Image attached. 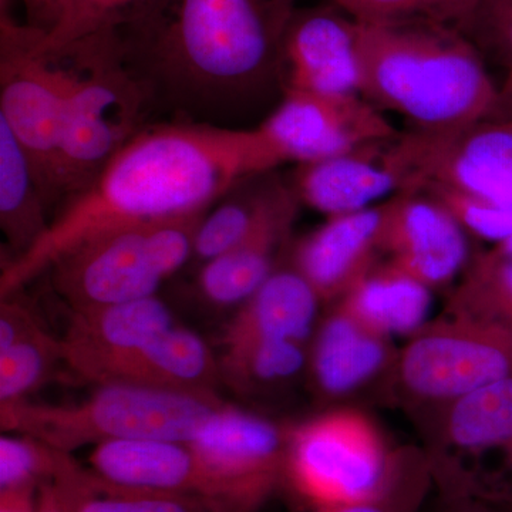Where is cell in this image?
I'll return each mask as SVG.
<instances>
[{
  "instance_id": "1",
  "label": "cell",
  "mask_w": 512,
  "mask_h": 512,
  "mask_svg": "<svg viewBox=\"0 0 512 512\" xmlns=\"http://www.w3.org/2000/svg\"><path fill=\"white\" fill-rule=\"evenodd\" d=\"M284 164L259 127L178 120L148 124L92 184L67 201L29 251L8 262L0 276V296L9 298L97 235L210 211L238 184Z\"/></svg>"
},
{
  "instance_id": "2",
  "label": "cell",
  "mask_w": 512,
  "mask_h": 512,
  "mask_svg": "<svg viewBox=\"0 0 512 512\" xmlns=\"http://www.w3.org/2000/svg\"><path fill=\"white\" fill-rule=\"evenodd\" d=\"M298 0H140L114 29L153 110L231 121L282 90L281 50Z\"/></svg>"
},
{
  "instance_id": "3",
  "label": "cell",
  "mask_w": 512,
  "mask_h": 512,
  "mask_svg": "<svg viewBox=\"0 0 512 512\" xmlns=\"http://www.w3.org/2000/svg\"><path fill=\"white\" fill-rule=\"evenodd\" d=\"M357 55L360 96L412 128L447 130L497 114L498 86L487 62L456 28L357 22Z\"/></svg>"
},
{
  "instance_id": "4",
  "label": "cell",
  "mask_w": 512,
  "mask_h": 512,
  "mask_svg": "<svg viewBox=\"0 0 512 512\" xmlns=\"http://www.w3.org/2000/svg\"><path fill=\"white\" fill-rule=\"evenodd\" d=\"M37 50L52 64L62 93L60 156L69 201L148 126L153 106L121 59L113 32L59 50Z\"/></svg>"
},
{
  "instance_id": "5",
  "label": "cell",
  "mask_w": 512,
  "mask_h": 512,
  "mask_svg": "<svg viewBox=\"0 0 512 512\" xmlns=\"http://www.w3.org/2000/svg\"><path fill=\"white\" fill-rule=\"evenodd\" d=\"M74 406L26 400L0 403L2 429L18 431L70 454L87 444L116 440L190 443L227 404L217 394H187L131 384H99Z\"/></svg>"
},
{
  "instance_id": "6",
  "label": "cell",
  "mask_w": 512,
  "mask_h": 512,
  "mask_svg": "<svg viewBox=\"0 0 512 512\" xmlns=\"http://www.w3.org/2000/svg\"><path fill=\"white\" fill-rule=\"evenodd\" d=\"M208 211L111 229L50 266L56 292L76 309L151 298L194 255Z\"/></svg>"
},
{
  "instance_id": "7",
  "label": "cell",
  "mask_w": 512,
  "mask_h": 512,
  "mask_svg": "<svg viewBox=\"0 0 512 512\" xmlns=\"http://www.w3.org/2000/svg\"><path fill=\"white\" fill-rule=\"evenodd\" d=\"M394 460L365 414L333 410L289 431L285 483L315 510L362 503L383 490Z\"/></svg>"
},
{
  "instance_id": "8",
  "label": "cell",
  "mask_w": 512,
  "mask_h": 512,
  "mask_svg": "<svg viewBox=\"0 0 512 512\" xmlns=\"http://www.w3.org/2000/svg\"><path fill=\"white\" fill-rule=\"evenodd\" d=\"M508 377L512 333L448 315L412 335L392 373L404 400L426 410Z\"/></svg>"
},
{
  "instance_id": "9",
  "label": "cell",
  "mask_w": 512,
  "mask_h": 512,
  "mask_svg": "<svg viewBox=\"0 0 512 512\" xmlns=\"http://www.w3.org/2000/svg\"><path fill=\"white\" fill-rule=\"evenodd\" d=\"M0 120L25 150L47 207L67 198L62 171L63 101L52 64L35 46V29L2 13Z\"/></svg>"
},
{
  "instance_id": "10",
  "label": "cell",
  "mask_w": 512,
  "mask_h": 512,
  "mask_svg": "<svg viewBox=\"0 0 512 512\" xmlns=\"http://www.w3.org/2000/svg\"><path fill=\"white\" fill-rule=\"evenodd\" d=\"M407 190L450 185L512 210V119L491 117L447 130L400 133Z\"/></svg>"
},
{
  "instance_id": "11",
  "label": "cell",
  "mask_w": 512,
  "mask_h": 512,
  "mask_svg": "<svg viewBox=\"0 0 512 512\" xmlns=\"http://www.w3.org/2000/svg\"><path fill=\"white\" fill-rule=\"evenodd\" d=\"M429 410L423 450L434 485L470 490L485 461L497 457L508 476L500 494L512 490V377Z\"/></svg>"
},
{
  "instance_id": "12",
  "label": "cell",
  "mask_w": 512,
  "mask_h": 512,
  "mask_svg": "<svg viewBox=\"0 0 512 512\" xmlns=\"http://www.w3.org/2000/svg\"><path fill=\"white\" fill-rule=\"evenodd\" d=\"M190 444L217 488L218 512H256L285 483L289 433L225 406Z\"/></svg>"
},
{
  "instance_id": "13",
  "label": "cell",
  "mask_w": 512,
  "mask_h": 512,
  "mask_svg": "<svg viewBox=\"0 0 512 512\" xmlns=\"http://www.w3.org/2000/svg\"><path fill=\"white\" fill-rule=\"evenodd\" d=\"M259 130L286 163L306 164L399 136L360 94L285 92Z\"/></svg>"
},
{
  "instance_id": "14",
  "label": "cell",
  "mask_w": 512,
  "mask_h": 512,
  "mask_svg": "<svg viewBox=\"0 0 512 512\" xmlns=\"http://www.w3.org/2000/svg\"><path fill=\"white\" fill-rule=\"evenodd\" d=\"M285 92L360 94L357 22L332 3L299 8L282 42Z\"/></svg>"
},
{
  "instance_id": "15",
  "label": "cell",
  "mask_w": 512,
  "mask_h": 512,
  "mask_svg": "<svg viewBox=\"0 0 512 512\" xmlns=\"http://www.w3.org/2000/svg\"><path fill=\"white\" fill-rule=\"evenodd\" d=\"M382 254L430 289L453 282L471 259L467 232L439 202L416 191L389 198Z\"/></svg>"
},
{
  "instance_id": "16",
  "label": "cell",
  "mask_w": 512,
  "mask_h": 512,
  "mask_svg": "<svg viewBox=\"0 0 512 512\" xmlns=\"http://www.w3.org/2000/svg\"><path fill=\"white\" fill-rule=\"evenodd\" d=\"M399 136L299 164L293 191L301 204L329 217L366 210L390 194H402L407 190V174L397 150Z\"/></svg>"
},
{
  "instance_id": "17",
  "label": "cell",
  "mask_w": 512,
  "mask_h": 512,
  "mask_svg": "<svg viewBox=\"0 0 512 512\" xmlns=\"http://www.w3.org/2000/svg\"><path fill=\"white\" fill-rule=\"evenodd\" d=\"M165 303L151 298L76 309L62 339L64 363L100 384L111 367L173 328Z\"/></svg>"
},
{
  "instance_id": "18",
  "label": "cell",
  "mask_w": 512,
  "mask_h": 512,
  "mask_svg": "<svg viewBox=\"0 0 512 512\" xmlns=\"http://www.w3.org/2000/svg\"><path fill=\"white\" fill-rule=\"evenodd\" d=\"M389 200L350 214L329 217L293 249L292 266L318 293L339 301L379 262Z\"/></svg>"
},
{
  "instance_id": "19",
  "label": "cell",
  "mask_w": 512,
  "mask_h": 512,
  "mask_svg": "<svg viewBox=\"0 0 512 512\" xmlns=\"http://www.w3.org/2000/svg\"><path fill=\"white\" fill-rule=\"evenodd\" d=\"M90 468L111 483L181 495L218 512L217 488L190 444L167 440H116L97 444Z\"/></svg>"
},
{
  "instance_id": "20",
  "label": "cell",
  "mask_w": 512,
  "mask_h": 512,
  "mask_svg": "<svg viewBox=\"0 0 512 512\" xmlns=\"http://www.w3.org/2000/svg\"><path fill=\"white\" fill-rule=\"evenodd\" d=\"M299 205L292 185L281 181L247 237L202 266V293L220 305L247 301L275 271L276 258L291 234Z\"/></svg>"
},
{
  "instance_id": "21",
  "label": "cell",
  "mask_w": 512,
  "mask_h": 512,
  "mask_svg": "<svg viewBox=\"0 0 512 512\" xmlns=\"http://www.w3.org/2000/svg\"><path fill=\"white\" fill-rule=\"evenodd\" d=\"M396 359L389 338L367 329L336 305L316 336L313 379L323 396L345 399L379 377H392Z\"/></svg>"
},
{
  "instance_id": "22",
  "label": "cell",
  "mask_w": 512,
  "mask_h": 512,
  "mask_svg": "<svg viewBox=\"0 0 512 512\" xmlns=\"http://www.w3.org/2000/svg\"><path fill=\"white\" fill-rule=\"evenodd\" d=\"M221 366L207 343L171 328L111 367L100 384L120 383L187 394H217Z\"/></svg>"
},
{
  "instance_id": "23",
  "label": "cell",
  "mask_w": 512,
  "mask_h": 512,
  "mask_svg": "<svg viewBox=\"0 0 512 512\" xmlns=\"http://www.w3.org/2000/svg\"><path fill=\"white\" fill-rule=\"evenodd\" d=\"M320 299L293 266L276 268L245 301L222 336L225 349L266 340L302 343L311 333Z\"/></svg>"
},
{
  "instance_id": "24",
  "label": "cell",
  "mask_w": 512,
  "mask_h": 512,
  "mask_svg": "<svg viewBox=\"0 0 512 512\" xmlns=\"http://www.w3.org/2000/svg\"><path fill=\"white\" fill-rule=\"evenodd\" d=\"M338 305L367 329L392 338L414 335L426 325L431 289L390 262H377Z\"/></svg>"
},
{
  "instance_id": "25",
  "label": "cell",
  "mask_w": 512,
  "mask_h": 512,
  "mask_svg": "<svg viewBox=\"0 0 512 512\" xmlns=\"http://www.w3.org/2000/svg\"><path fill=\"white\" fill-rule=\"evenodd\" d=\"M42 188L25 150L0 120V227L13 259L42 238L50 222Z\"/></svg>"
},
{
  "instance_id": "26",
  "label": "cell",
  "mask_w": 512,
  "mask_h": 512,
  "mask_svg": "<svg viewBox=\"0 0 512 512\" xmlns=\"http://www.w3.org/2000/svg\"><path fill=\"white\" fill-rule=\"evenodd\" d=\"M47 484L63 512H210L194 498L111 483L72 456Z\"/></svg>"
},
{
  "instance_id": "27",
  "label": "cell",
  "mask_w": 512,
  "mask_h": 512,
  "mask_svg": "<svg viewBox=\"0 0 512 512\" xmlns=\"http://www.w3.org/2000/svg\"><path fill=\"white\" fill-rule=\"evenodd\" d=\"M446 315L512 333V256L495 248L471 256L460 284L451 293Z\"/></svg>"
},
{
  "instance_id": "28",
  "label": "cell",
  "mask_w": 512,
  "mask_h": 512,
  "mask_svg": "<svg viewBox=\"0 0 512 512\" xmlns=\"http://www.w3.org/2000/svg\"><path fill=\"white\" fill-rule=\"evenodd\" d=\"M281 180L266 175L264 183L225 195V200L202 218L195 235L194 255L208 262L237 247L255 227Z\"/></svg>"
},
{
  "instance_id": "29",
  "label": "cell",
  "mask_w": 512,
  "mask_h": 512,
  "mask_svg": "<svg viewBox=\"0 0 512 512\" xmlns=\"http://www.w3.org/2000/svg\"><path fill=\"white\" fill-rule=\"evenodd\" d=\"M433 485L429 458L423 448H399L392 476L375 497L362 503L316 508L313 512H420Z\"/></svg>"
},
{
  "instance_id": "30",
  "label": "cell",
  "mask_w": 512,
  "mask_h": 512,
  "mask_svg": "<svg viewBox=\"0 0 512 512\" xmlns=\"http://www.w3.org/2000/svg\"><path fill=\"white\" fill-rule=\"evenodd\" d=\"M306 362L302 343L266 340L225 349L221 373L238 386H268L298 375Z\"/></svg>"
},
{
  "instance_id": "31",
  "label": "cell",
  "mask_w": 512,
  "mask_h": 512,
  "mask_svg": "<svg viewBox=\"0 0 512 512\" xmlns=\"http://www.w3.org/2000/svg\"><path fill=\"white\" fill-rule=\"evenodd\" d=\"M59 362H64L62 340L42 326L0 352V403L25 400L26 394L45 382Z\"/></svg>"
},
{
  "instance_id": "32",
  "label": "cell",
  "mask_w": 512,
  "mask_h": 512,
  "mask_svg": "<svg viewBox=\"0 0 512 512\" xmlns=\"http://www.w3.org/2000/svg\"><path fill=\"white\" fill-rule=\"evenodd\" d=\"M480 0H329L363 25L427 22L458 28Z\"/></svg>"
},
{
  "instance_id": "33",
  "label": "cell",
  "mask_w": 512,
  "mask_h": 512,
  "mask_svg": "<svg viewBox=\"0 0 512 512\" xmlns=\"http://www.w3.org/2000/svg\"><path fill=\"white\" fill-rule=\"evenodd\" d=\"M140 0H64L52 29L35 28L40 50H59L89 37L114 32L124 16Z\"/></svg>"
},
{
  "instance_id": "34",
  "label": "cell",
  "mask_w": 512,
  "mask_h": 512,
  "mask_svg": "<svg viewBox=\"0 0 512 512\" xmlns=\"http://www.w3.org/2000/svg\"><path fill=\"white\" fill-rule=\"evenodd\" d=\"M416 192L429 195L446 208L468 237L484 239L497 245L512 235V210L450 185L430 183Z\"/></svg>"
},
{
  "instance_id": "35",
  "label": "cell",
  "mask_w": 512,
  "mask_h": 512,
  "mask_svg": "<svg viewBox=\"0 0 512 512\" xmlns=\"http://www.w3.org/2000/svg\"><path fill=\"white\" fill-rule=\"evenodd\" d=\"M70 454L29 436L0 440V488L50 483Z\"/></svg>"
},
{
  "instance_id": "36",
  "label": "cell",
  "mask_w": 512,
  "mask_h": 512,
  "mask_svg": "<svg viewBox=\"0 0 512 512\" xmlns=\"http://www.w3.org/2000/svg\"><path fill=\"white\" fill-rule=\"evenodd\" d=\"M485 62L512 70V0H480L457 28Z\"/></svg>"
},
{
  "instance_id": "37",
  "label": "cell",
  "mask_w": 512,
  "mask_h": 512,
  "mask_svg": "<svg viewBox=\"0 0 512 512\" xmlns=\"http://www.w3.org/2000/svg\"><path fill=\"white\" fill-rule=\"evenodd\" d=\"M420 512H508L507 508L497 501L485 498L483 495L468 493V491L451 490V488L436 487Z\"/></svg>"
},
{
  "instance_id": "38",
  "label": "cell",
  "mask_w": 512,
  "mask_h": 512,
  "mask_svg": "<svg viewBox=\"0 0 512 512\" xmlns=\"http://www.w3.org/2000/svg\"><path fill=\"white\" fill-rule=\"evenodd\" d=\"M39 326L40 323L28 306L10 301L9 298L3 299L0 308V352L12 348Z\"/></svg>"
},
{
  "instance_id": "39",
  "label": "cell",
  "mask_w": 512,
  "mask_h": 512,
  "mask_svg": "<svg viewBox=\"0 0 512 512\" xmlns=\"http://www.w3.org/2000/svg\"><path fill=\"white\" fill-rule=\"evenodd\" d=\"M64 0H23L26 13H28V25L47 32L55 25L62 12Z\"/></svg>"
},
{
  "instance_id": "40",
  "label": "cell",
  "mask_w": 512,
  "mask_h": 512,
  "mask_svg": "<svg viewBox=\"0 0 512 512\" xmlns=\"http://www.w3.org/2000/svg\"><path fill=\"white\" fill-rule=\"evenodd\" d=\"M35 488V485L0 488V512H36Z\"/></svg>"
},
{
  "instance_id": "41",
  "label": "cell",
  "mask_w": 512,
  "mask_h": 512,
  "mask_svg": "<svg viewBox=\"0 0 512 512\" xmlns=\"http://www.w3.org/2000/svg\"><path fill=\"white\" fill-rule=\"evenodd\" d=\"M494 117L512 119V70L507 72L503 84L498 86V107Z\"/></svg>"
},
{
  "instance_id": "42",
  "label": "cell",
  "mask_w": 512,
  "mask_h": 512,
  "mask_svg": "<svg viewBox=\"0 0 512 512\" xmlns=\"http://www.w3.org/2000/svg\"><path fill=\"white\" fill-rule=\"evenodd\" d=\"M36 512H63L57 504L55 495L50 490L49 484L40 485L39 501H37Z\"/></svg>"
},
{
  "instance_id": "43",
  "label": "cell",
  "mask_w": 512,
  "mask_h": 512,
  "mask_svg": "<svg viewBox=\"0 0 512 512\" xmlns=\"http://www.w3.org/2000/svg\"><path fill=\"white\" fill-rule=\"evenodd\" d=\"M494 248L500 251L501 254L512 256V235L500 244L494 245Z\"/></svg>"
},
{
  "instance_id": "44",
  "label": "cell",
  "mask_w": 512,
  "mask_h": 512,
  "mask_svg": "<svg viewBox=\"0 0 512 512\" xmlns=\"http://www.w3.org/2000/svg\"><path fill=\"white\" fill-rule=\"evenodd\" d=\"M497 503L504 505L508 512H512V490L508 491V493L505 494L504 497H501L500 500H497Z\"/></svg>"
},
{
  "instance_id": "45",
  "label": "cell",
  "mask_w": 512,
  "mask_h": 512,
  "mask_svg": "<svg viewBox=\"0 0 512 512\" xmlns=\"http://www.w3.org/2000/svg\"><path fill=\"white\" fill-rule=\"evenodd\" d=\"M22 2H23V0H22ZM3 3H5V0H2V5H3Z\"/></svg>"
}]
</instances>
